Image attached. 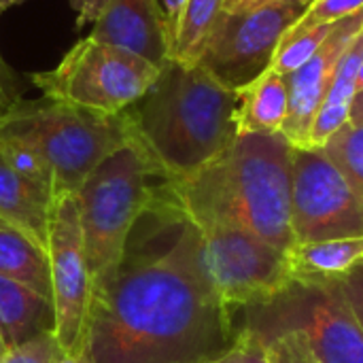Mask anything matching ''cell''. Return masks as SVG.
<instances>
[{
	"label": "cell",
	"instance_id": "d4e9b609",
	"mask_svg": "<svg viewBox=\"0 0 363 363\" xmlns=\"http://www.w3.org/2000/svg\"><path fill=\"white\" fill-rule=\"evenodd\" d=\"M268 363H321L298 334H283L264 345Z\"/></svg>",
	"mask_w": 363,
	"mask_h": 363
},
{
	"label": "cell",
	"instance_id": "6da1fadb",
	"mask_svg": "<svg viewBox=\"0 0 363 363\" xmlns=\"http://www.w3.org/2000/svg\"><path fill=\"white\" fill-rule=\"evenodd\" d=\"M236 336L206 274L202 234L160 179L119 262L94 281L83 351L94 363H211Z\"/></svg>",
	"mask_w": 363,
	"mask_h": 363
},
{
	"label": "cell",
	"instance_id": "52a82bcc",
	"mask_svg": "<svg viewBox=\"0 0 363 363\" xmlns=\"http://www.w3.org/2000/svg\"><path fill=\"white\" fill-rule=\"evenodd\" d=\"M157 72L160 68L145 57L85 36L55 68L34 72L30 81L47 100L100 115H121L147 94Z\"/></svg>",
	"mask_w": 363,
	"mask_h": 363
},
{
	"label": "cell",
	"instance_id": "7402d4cb",
	"mask_svg": "<svg viewBox=\"0 0 363 363\" xmlns=\"http://www.w3.org/2000/svg\"><path fill=\"white\" fill-rule=\"evenodd\" d=\"M321 149L363 198V125L345 123Z\"/></svg>",
	"mask_w": 363,
	"mask_h": 363
},
{
	"label": "cell",
	"instance_id": "836d02e7",
	"mask_svg": "<svg viewBox=\"0 0 363 363\" xmlns=\"http://www.w3.org/2000/svg\"><path fill=\"white\" fill-rule=\"evenodd\" d=\"M249 0H223V13H232V11H238L247 4Z\"/></svg>",
	"mask_w": 363,
	"mask_h": 363
},
{
	"label": "cell",
	"instance_id": "d590c367",
	"mask_svg": "<svg viewBox=\"0 0 363 363\" xmlns=\"http://www.w3.org/2000/svg\"><path fill=\"white\" fill-rule=\"evenodd\" d=\"M19 2H23V0H0V15H2L4 11H9L11 6L19 4Z\"/></svg>",
	"mask_w": 363,
	"mask_h": 363
},
{
	"label": "cell",
	"instance_id": "f1b7e54d",
	"mask_svg": "<svg viewBox=\"0 0 363 363\" xmlns=\"http://www.w3.org/2000/svg\"><path fill=\"white\" fill-rule=\"evenodd\" d=\"M17 104H19V96L15 91V83L11 81V77L4 68V62L0 57V123Z\"/></svg>",
	"mask_w": 363,
	"mask_h": 363
},
{
	"label": "cell",
	"instance_id": "5bb4252c",
	"mask_svg": "<svg viewBox=\"0 0 363 363\" xmlns=\"http://www.w3.org/2000/svg\"><path fill=\"white\" fill-rule=\"evenodd\" d=\"M55 332L53 302L0 274V340L15 349Z\"/></svg>",
	"mask_w": 363,
	"mask_h": 363
},
{
	"label": "cell",
	"instance_id": "74e56055",
	"mask_svg": "<svg viewBox=\"0 0 363 363\" xmlns=\"http://www.w3.org/2000/svg\"><path fill=\"white\" fill-rule=\"evenodd\" d=\"M2 353H6V349H4V345H2V340H0V355H2Z\"/></svg>",
	"mask_w": 363,
	"mask_h": 363
},
{
	"label": "cell",
	"instance_id": "83f0119b",
	"mask_svg": "<svg viewBox=\"0 0 363 363\" xmlns=\"http://www.w3.org/2000/svg\"><path fill=\"white\" fill-rule=\"evenodd\" d=\"M340 285H342V291L359 321L363 330V264L351 268L347 274L340 277Z\"/></svg>",
	"mask_w": 363,
	"mask_h": 363
},
{
	"label": "cell",
	"instance_id": "8fae6325",
	"mask_svg": "<svg viewBox=\"0 0 363 363\" xmlns=\"http://www.w3.org/2000/svg\"><path fill=\"white\" fill-rule=\"evenodd\" d=\"M47 253L55 311V342L68 355H81L91 306L94 279L87 266L74 194H57L51 202Z\"/></svg>",
	"mask_w": 363,
	"mask_h": 363
},
{
	"label": "cell",
	"instance_id": "1f68e13d",
	"mask_svg": "<svg viewBox=\"0 0 363 363\" xmlns=\"http://www.w3.org/2000/svg\"><path fill=\"white\" fill-rule=\"evenodd\" d=\"M349 123L363 125V89L355 94V100H353V106H351V115H349Z\"/></svg>",
	"mask_w": 363,
	"mask_h": 363
},
{
	"label": "cell",
	"instance_id": "ffe728a7",
	"mask_svg": "<svg viewBox=\"0 0 363 363\" xmlns=\"http://www.w3.org/2000/svg\"><path fill=\"white\" fill-rule=\"evenodd\" d=\"M221 13L223 0H187L172 38L170 60L198 64Z\"/></svg>",
	"mask_w": 363,
	"mask_h": 363
},
{
	"label": "cell",
	"instance_id": "cb8c5ba5",
	"mask_svg": "<svg viewBox=\"0 0 363 363\" xmlns=\"http://www.w3.org/2000/svg\"><path fill=\"white\" fill-rule=\"evenodd\" d=\"M363 9V0H315L304 17L285 34V36H296L300 32H306L311 28L323 26V23H336L357 11Z\"/></svg>",
	"mask_w": 363,
	"mask_h": 363
},
{
	"label": "cell",
	"instance_id": "30bf717a",
	"mask_svg": "<svg viewBox=\"0 0 363 363\" xmlns=\"http://www.w3.org/2000/svg\"><path fill=\"white\" fill-rule=\"evenodd\" d=\"M291 232L296 245L363 236V198L321 147L291 151Z\"/></svg>",
	"mask_w": 363,
	"mask_h": 363
},
{
	"label": "cell",
	"instance_id": "ba28073f",
	"mask_svg": "<svg viewBox=\"0 0 363 363\" xmlns=\"http://www.w3.org/2000/svg\"><path fill=\"white\" fill-rule=\"evenodd\" d=\"M306 9L294 0H274L221 13L198 64L221 85L240 91L272 66L281 40Z\"/></svg>",
	"mask_w": 363,
	"mask_h": 363
},
{
	"label": "cell",
	"instance_id": "8d00e7d4",
	"mask_svg": "<svg viewBox=\"0 0 363 363\" xmlns=\"http://www.w3.org/2000/svg\"><path fill=\"white\" fill-rule=\"evenodd\" d=\"M363 89V60L362 64H359V68H357V91H362Z\"/></svg>",
	"mask_w": 363,
	"mask_h": 363
},
{
	"label": "cell",
	"instance_id": "603a6c76",
	"mask_svg": "<svg viewBox=\"0 0 363 363\" xmlns=\"http://www.w3.org/2000/svg\"><path fill=\"white\" fill-rule=\"evenodd\" d=\"M332 26L334 23H323V26L311 28L306 32H300L296 36H285L279 45V51H277L270 68H274L281 74H291L298 68H302L325 43V38L332 32Z\"/></svg>",
	"mask_w": 363,
	"mask_h": 363
},
{
	"label": "cell",
	"instance_id": "9c48e42d",
	"mask_svg": "<svg viewBox=\"0 0 363 363\" xmlns=\"http://www.w3.org/2000/svg\"><path fill=\"white\" fill-rule=\"evenodd\" d=\"M200 234L211 285L232 313L272 302L298 279L289 255L255 234L238 228H206Z\"/></svg>",
	"mask_w": 363,
	"mask_h": 363
},
{
	"label": "cell",
	"instance_id": "4dcf8cb0",
	"mask_svg": "<svg viewBox=\"0 0 363 363\" xmlns=\"http://www.w3.org/2000/svg\"><path fill=\"white\" fill-rule=\"evenodd\" d=\"M185 6H187V0H162V11H164V17H166L170 40L174 38V32H177V26L181 21V15H183Z\"/></svg>",
	"mask_w": 363,
	"mask_h": 363
},
{
	"label": "cell",
	"instance_id": "9a60e30c",
	"mask_svg": "<svg viewBox=\"0 0 363 363\" xmlns=\"http://www.w3.org/2000/svg\"><path fill=\"white\" fill-rule=\"evenodd\" d=\"M51 198L23 181L0 155V221L47 249Z\"/></svg>",
	"mask_w": 363,
	"mask_h": 363
},
{
	"label": "cell",
	"instance_id": "484cf974",
	"mask_svg": "<svg viewBox=\"0 0 363 363\" xmlns=\"http://www.w3.org/2000/svg\"><path fill=\"white\" fill-rule=\"evenodd\" d=\"M57 351L60 347L55 342V336L45 334L32 342L9 349L6 353L0 355V363H51Z\"/></svg>",
	"mask_w": 363,
	"mask_h": 363
},
{
	"label": "cell",
	"instance_id": "2e32d148",
	"mask_svg": "<svg viewBox=\"0 0 363 363\" xmlns=\"http://www.w3.org/2000/svg\"><path fill=\"white\" fill-rule=\"evenodd\" d=\"M289 111L285 74L268 68L253 83L238 91V132L274 134L283 130Z\"/></svg>",
	"mask_w": 363,
	"mask_h": 363
},
{
	"label": "cell",
	"instance_id": "e0dca14e",
	"mask_svg": "<svg viewBox=\"0 0 363 363\" xmlns=\"http://www.w3.org/2000/svg\"><path fill=\"white\" fill-rule=\"evenodd\" d=\"M363 60V30L357 38L349 45V49L342 53L332 85L328 89V96L317 113L313 132H311V145L323 147L332 134H336L345 123H349L351 106L357 94V68Z\"/></svg>",
	"mask_w": 363,
	"mask_h": 363
},
{
	"label": "cell",
	"instance_id": "d6986e66",
	"mask_svg": "<svg viewBox=\"0 0 363 363\" xmlns=\"http://www.w3.org/2000/svg\"><path fill=\"white\" fill-rule=\"evenodd\" d=\"M287 255L298 279H340L363 264V236L294 245Z\"/></svg>",
	"mask_w": 363,
	"mask_h": 363
},
{
	"label": "cell",
	"instance_id": "ac0fdd59",
	"mask_svg": "<svg viewBox=\"0 0 363 363\" xmlns=\"http://www.w3.org/2000/svg\"><path fill=\"white\" fill-rule=\"evenodd\" d=\"M0 274L53 302L49 253L23 232L0 221Z\"/></svg>",
	"mask_w": 363,
	"mask_h": 363
},
{
	"label": "cell",
	"instance_id": "8992f818",
	"mask_svg": "<svg viewBox=\"0 0 363 363\" xmlns=\"http://www.w3.org/2000/svg\"><path fill=\"white\" fill-rule=\"evenodd\" d=\"M262 345L298 334L321 363H363V330L340 279H296L268 304L242 308V328Z\"/></svg>",
	"mask_w": 363,
	"mask_h": 363
},
{
	"label": "cell",
	"instance_id": "4316f807",
	"mask_svg": "<svg viewBox=\"0 0 363 363\" xmlns=\"http://www.w3.org/2000/svg\"><path fill=\"white\" fill-rule=\"evenodd\" d=\"M211 363H268V353L255 336L238 332L234 345Z\"/></svg>",
	"mask_w": 363,
	"mask_h": 363
},
{
	"label": "cell",
	"instance_id": "d6a6232c",
	"mask_svg": "<svg viewBox=\"0 0 363 363\" xmlns=\"http://www.w3.org/2000/svg\"><path fill=\"white\" fill-rule=\"evenodd\" d=\"M51 363H94L87 355H85V351L81 353V355H68V353H64L62 349L55 353V357H53V362Z\"/></svg>",
	"mask_w": 363,
	"mask_h": 363
},
{
	"label": "cell",
	"instance_id": "7a4b0ae2",
	"mask_svg": "<svg viewBox=\"0 0 363 363\" xmlns=\"http://www.w3.org/2000/svg\"><path fill=\"white\" fill-rule=\"evenodd\" d=\"M291 151L281 132L240 134L208 166L170 185L200 230L238 228L289 253Z\"/></svg>",
	"mask_w": 363,
	"mask_h": 363
},
{
	"label": "cell",
	"instance_id": "f546056e",
	"mask_svg": "<svg viewBox=\"0 0 363 363\" xmlns=\"http://www.w3.org/2000/svg\"><path fill=\"white\" fill-rule=\"evenodd\" d=\"M108 0H72V6L77 9V30H83L85 23H94Z\"/></svg>",
	"mask_w": 363,
	"mask_h": 363
},
{
	"label": "cell",
	"instance_id": "5b68a950",
	"mask_svg": "<svg viewBox=\"0 0 363 363\" xmlns=\"http://www.w3.org/2000/svg\"><path fill=\"white\" fill-rule=\"evenodd\" d=\"M160 179H164L162 172L132 136L102 160L74 191L94 281L119 262L130 232Z\"/></svg>",
	"mask_w": 363,
	"mask_h": 363
},
{
	"label": "cell",
	"instance_id": "4fadbf2b",
	"mask_svg": "<svg viewBox=\"0 0 363 363\" xmlns=\"http://www.w3.org/2000/svg\"><path fill=\"white\" fill-rule=\"evenodd\" d=\"M89 38L125 49L162 68L170 60V34L160 0H108Z\"/></svg>",
	"mask_w": 363,
	"mask_h": 363
},
{
	"label": "cell",
	"instance_id": "3957f363",
	"mask_svg": "<svg viewBox=\"0 0 363 363\" xmlns=\"http://www.w3.org/2000/svg\"><path fill=\"white\" fill-rule=\"evenodd\" d=\"M134 140L166 181H183L240 136L238 91L200 64L168 60L147 94L125 108Z\"/></svg>",
	"mask_w": 363,
	"mask_h": 363
},
{
	"label": "cell",
	"instance_id": "44dd1931",
	"mask_svg": "<svg viewBox=\"0 0 363 363\" xmlns=\"http://www.w3.org/2000/svg\"><path fill=\"white\" fill-rule=\"evenodd\" d=\"M0 155L23 181L34 185L51 200L55 198V181H53L51 166L32 145L19 138L0 136Z\"/></svg>",
	"mask_w": 363,
	"mask_h": 363
},
{
	"label": "cell",
	"instance_id": "7c38bea8",
	"mask_svg": "<svg viewBox=\"0 0 363 363\" xmlns=\"http://www.w3.org/2000/svg\"><path fill=\"white\" fill-rule=\"evenodd\" d=\"M363 30V9L336 21L332 26L330 36L319 47V51L296 72L285 74L289 89V111L283 123L281 134L294 147H313L311 132L317 119V113L328 96V89L334 79V70L349 49V45L357 38Z\"/></svg>",
	"mask_w": 363,
	"mask_h": 363
},
{
	"label": "cell",
	"instance_id": "e575fe53",
	"mask_svg": "<svg viewBox=\"0 0 363 363\" xmlns=\"http://www.w3.org/2000/svg\"><path fill=\"white\" fill-rule=\"evenodd\" d=\"M264 2H274V0H249L242 9H247V6H257V4H264ZM294 2H300V4H304V6H311L315 0H294Z\"/></svg>",
	"mask_w": 363,
	"mask_h": 363
},
{
	"label": "cell",
	"instance_id": "277c9868",
	"mask_svg": "<svg viewBox=\"0 0 363 363\" xmlns=\"http://www.w3.org/2000/svg\"><path fill=\"white\" fill-rule=\"evenodd\" d=\"M0 136L32 145L51 166L57 194H74L89 172L132 138L125 111L100 115L66 102H19L0 123Z\"/></svg>",
	"mask_w": 363,
	"mask_h": 363
}]
</instances>
